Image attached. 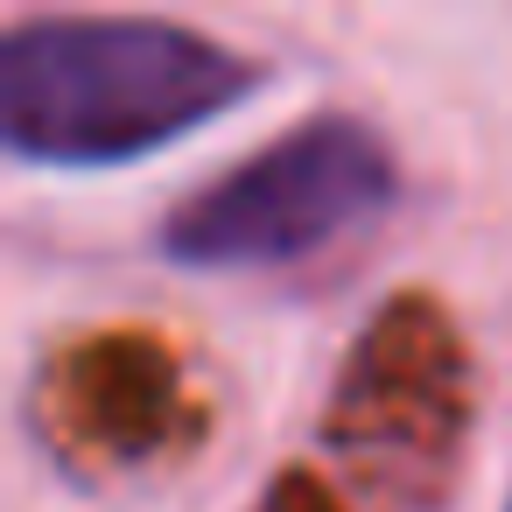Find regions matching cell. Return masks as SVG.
I'll list each match as a JSON object with an SVG mask.
<instances>
[{
	"label": "cell",
	"mask_w": 512,
	"mask_h": 512,
	"mask_svg": "<svg viewBox=\"0 0 512 512\" xmlns=\"http://www.w3.org/2000/svg\"><path fill=\"white\" fill-rule=\"evenodd\" d=\"M253 512H337V505H330V491H323L316 477L288 470V477H281V484H274V491H267Z\"/></svg>",
	"instance_id": "3957f363"
},
{
	"label": "cell",
	"mask_w": 512,
	"mask_h": 512,
	"mask_svg": "<svg viewBox=\"0 0 512 512\" xmlns=\"http://www.w3.org/2000/svg\"><path fill=\"white\" fill-rule=\"evenodd\" d=\"M400 190L393 148L351 120V113H316L295 134L267 141L218 183L190 190L162 218V253L176 267H295L365 218H379Z\"/></svg>",
	"instance_id": "7a4b0ae2"
},
{
	"label": "cell",
	"mask_w": 512,
	"mask_h": 512,
	"mask_svg": "<svg viewBox=\"0 0 512 512\" xmlns=\"http://www.w3.org/2000/svg\"><path fill=\"white\" fill-rule=\"evenodd\" d=\"M260 85L253 57L183 22L36 15L0 43V141L50 169H113L211 127Z\"/></svg>",
	"instance_id": "6da1fadb"
}]
</instances>
